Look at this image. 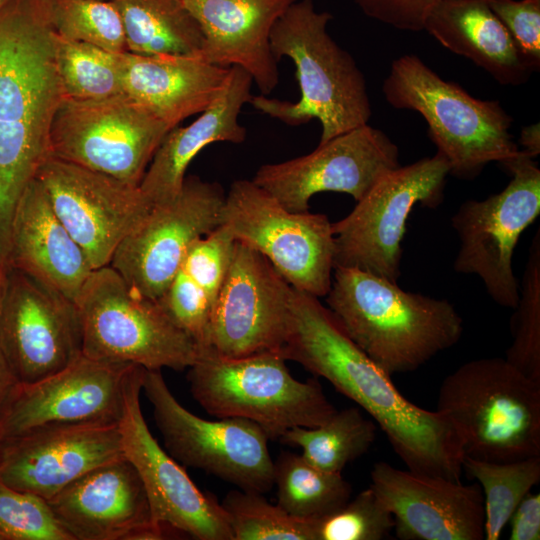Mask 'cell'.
<instances>
[{
  "mask_svg": "<svg viewBox=\"0 0 540 540\" xmlns=\"http://www.w3.org/2000/svg\"><path fill=\"white\" fill-rule=\"evenodd\" d=\"M532 71L540 68V0H485Z\"/></svg>",
  "mask_w": 540,
  "mask_h": 540,
  "instance_id": "obj_39",
  "label": "cell"
},
{
  "mask_svg": "<svg viewBox=\"0 0 540 540\" xmlns=\"http://www.w3.org/2000/svg\"><path fill=\"white\" fill-rule=\"evenodd\" d=\"M292 288L267 258L235 240L205 351L230 358L281 353Z\"/></svg>",
  "mask_w": 540,
  "mask_h": 540,
  "instance_id": "obj_18",
  "label": "cell"
},
{
  "mask_svg": "<svg viewBox=\"0 0 540 540\" xmlns=\"http://www.w3.org/2000/svg\"><path fill=\"white\" fill-rule=\"evenodd\" d=\"M253 80L239 67H230L226 82L214 101L187 126L171 129L155 152L140 190L154 206L174 198L195 156L215 142L241 143L246 129L239 122L242 107L249 103Z\"/></svg>",
  "mask_w": 540,
  "mask_h": 540,
  "instance_id": "obj_26",
  "label": "cell"
},
{
  "mask_svg": "<svg viewBox=\"0 0 540 540\" xmlns=\"http://www.w3.org/2000/svg\"><path fill=\"white\" fill-rule=\"evenodd\" d=\"M229 69L210 64L199 56L124 52L123 91L171 130L214 101Z\"/></svg>",
  "mask_w": 540,
  "mask_h": 540,
  "instance_id": "obj_27",
  "label": "cell"
},
{
  "mask_svg": "<svg viewBox=\"0 0 540 540\" xmlns=\"http://www.w3.org/2000/svg\"><path fill=\"white\" fill-rule=\"evenodd\" d=\"M326 303L348 336L391 376L417 370L456 345L464 330L448 300L405 291L357 268H334Z\"/></svg>",
  "mask_w": 540,
  "mask_h": 540,
  "instance_id": "obj_3",
  "label": "cell"
},
{
  "mask_svg": "<svg viewBox=\"0 0 540 540\" xmlns=\"http://www.w3.org/2000/svg\"><path fill=\"white\" fill-rule=\"evenodd\" d=\"M225 196L217 182L185 177L178 194L154 205L120 243L109 265L136 294L158 300L192 244L222 224Z\"/></svg>",
  "mask_w": 540,
  "mask_h": 540,
  "instance_id": "obj_14",
  "label": "cell"
},
{
  "mask_svg": "<svg viewBox=\"0 0 540 540\" xmlns=\"http://www.w3.org/2000/svg\"><path fill=\"white\" fill-rule=\"evenodd\" d=\"M509 522L510 540H539L540 494L529 492L518 504Z\"/></svg>",
  "mask_w": 540,
  "mask_h": 540,
  "instance_id": "obj_41",
  "label": "cell"
},
{
  "mask_svg": "<svg viewBox=\"0 0 540 540\" xmlns=\"http://www.w3.org/2000/svg\"><path fill=\"white\" fill-rule=\"evenodd\" d=\"M0 540H73L47 501L0 480Z\"/></svg>",
  "mask_w": 540,
  "mask_h": 540,
  "instance_id": "obj_38",
  "label": "cell"
},
{
  "mask_svg": "<svg viewBox=\"0 0 540 540\" xmlns=\"http://www.w3.org/2000/svg\"><path fill=\"white\" fill-rule=\"evenodd\" d=\"M281 354L363 409L408 470L460 481L464 453L451 422L405 398L391 375L348 336L318 297L292 289Z\"/></svg>",
  "mask_w": 540,
  "mask_h": 540,
  "instance_id": "obj_1",
  "label": "cell"
},
{
  "mask_svg": "<svg viewBox=\"0 0 540 540\" xmlns=\"http://www.w3.org/2000/svg\"><path fill=\"white\" fill-rule=\"evenodd\" d=\"M55 60L64 99L98 100L124 94L122 53L61 38Z\"/></svg>",
  "mask_w": 540,
  "mask_h": 540,
  "instance_id": "obj_33",
  "label": "cell"
},
{
  "mask_svg": "<svg viewBox=\"0 0 540 540\" xmlns=\"http://www.w3.org/2000/svg\"><path fill=\"white\" fill-rule=\"evenodd\" d=\"M377 424L363 415L361 408L336 412L314 428L295 427L285 432L281 442L301 448V455L316 468L342 473L344 467L364 455L376 439Z\"/></svg>",
  "mask_w": 540,
  "mask_h": 540,
  "instance_id": "obj_30",
  "label": "cell"
},
{
  "mask_svg": "<svg viewBox=\"0 0 540 540\" xmlns=\"http://www.w3.org/2000/svg\"><path fill=\"white\" fill-rule=\"evenodd\" d=\"M122 18L127 52L199 56L200 27L180 0H111Z\"/></svg>",
  "mask_w": 540,
  "mask_h": 540,
  "instance_id": "obj_29",
  "label": "cell"
},
{
  "mask_svg": "<svg viewBox=\"0 0 540 540\" xmlns=\"http://www.w3.org/2000/svg\"><path fill=\"white\" fill-rule=\"evenodd\" d=\"M519 143L525 154L535 159L540 153V125L539 123L523 127Z\"/></svg>",
  "mask_w": 540,
  "mask_h": 540,
  "instance_id": "obj_42",
  "label": "cell"
},
{
  "mask_svg": "<svg viewBox=\"0 0 540 540\" xmlns=\"http://www.w3.org/2000/svg\"><path fill=\"white\" fill-rule=\"evenodd\" d=\"M371 487L392 514L401 540L484 539V498L478 484L374 464Z\"/></svg>",
  "mask_w": 540,
  "mask_h": 540,
  "instance_id": "obj_23",
  "label": "cell"
},
{
  "mask_svg": "<svg viewBox=\"0 0 540 540\" xmlns=\"http://www.w3.org/2000/svg\"><path fill=\"white\" fill-rule=\"evenodd\" d=\"M505 168L512 175L508 185L484 200L465 201L451 224L460 240L454 270L477 275L495 303L514 309L520 286L512 259L521 234L540 214V169L523 151Z\"/></svg>",
  "mask_w": 540,
  "mask_h": 540,
  "instance_id": "obj_13",
  "label": "cell"
},
{
  "mask_svg": "<svg viewBox=\"0 0 540 540\" xmlns=\"http://www.w3.org/2000/svg\"><path fill=\"white\" fill-rule=\"evenodd\" d=\"M74 302L81 322L82 354L88 358L152 370H183L202 353L158 300L136 294L110 265L93 269Z\"/></svg>",
  "mask_w": 540,
  "mask_h": 540,
  "instance_id": "obj_8",
  "label": "cell"
},
{
  "mask_svg": "<svg viewBox=\"0 0 540 540\" xmlns=\"http://www.w3.org/2000/svg\"><path fill=\"white\" fill-rule=\"evenodd\" d=\"M331 20L313 0L295 1L274 24L270 47L277 62L283 57L293 62L300 97L291 102L260 94L249 100L256 110L290 126L317 119L319 143L368 124L372 114L365 77L328 33Z\"/></svg>",
  "mask_w": 540,
  "mask_h": 540,
  "instance_id": "obj_4",
  "label": "cell"
},
{
  "mask_svg": "<svg viewBox=\"0 0 540 540\" xmlns=\"http://www.w3.org/2000/svg\"><path fill=\"white\" fill-rule=\"evenodd\" d=\"M10 0H0V12L8 4Z\"/></svg>",
  "mask_w": 540,
  "mask_h": 540,
  "instance_id": "obj_45",
  "label": "cell"
},
{
  "mask_svg": "<svg viewBox=\"0 0 540 540\" xmlns=\"http://www.w3.org/2000/svg\"><path fill=\"white\" fill-rule=\"evenodd\" d=\"M511 319L513 341L505 358L540 383V231L529 248L519 299Z\"/></svg>",
  "mask_w": 540,
  "mask_h": 540,
  "instance_id": "obj_36",
  "label": "cell"
},
{
  "mask_svg": "<svg viewBox=\"0 0 540 540\" xmlns=\"http://www.w3.org/2000/svg\"><path fill=\"white\" fill-rule=\"evenodd\" d=\"M143 370L136 365L131 373L119 426L123 454L143 483L154 521L199 540H233L221 503L150 432L140 404Z\"/></svg>",
  "mask_w": 540,
  "mask_h": 540,
  "instance_id": "obj_19",
  "label": "cell"
},
{
  "mask_svg": "<svg viewBox=\"0 0 540 540\" xmlns=\"http://www.w3.org/2000/svg\"><path fill=\"white\" fill-rule=\"evenodd\" d=\"M236 241L262 254L295 289L328 294L334 270V235L325 214L291 212L253 180L234 181L222 224Z\"/></svg>",
  "mask_w": 540,
  "mask_h": 540,
  "instance_id": "obj_10",
  "label": "cell"
},
{
  "mask_svg": "<svg viewBox=\"0 0 540 540\" xmlns=\"http://www.w3.org/2000/svg\"><path fill=\"white\" fill-rule=\"evenodd\" d=\"M279 352L223 357L203 351L188 369L194 399L217 418H243L279 440L295 427L325 423L336 408L316 378L295 379Z\"/></svg>",
  "mask_w": 540,
  "mask_h": 540,
  "instance_id": "obj_7",
  "label": "cell"
},
{
  "mask_svg": "<svg viewBox=\"0 0 540 540\" xmlns=\"http://www.w3.org/2000/svg\"><path fill=\"white\" fill-rule=\"evenodd\" d=\"M142 391L165 450L184 466L203 470L239 489L266 493L274 487L268 436L243 418L203 419L183 407L159 369H145Z\"/></svg>",
  "mask_w": 540,
  "mask_h": 540,
  "instance_id": "obj_11",
  "label": "cell"
},
{
  "mask_svg": "<svg viewBox=\"0 0 540 540\" xmlns=\"http://www.w3.org/2000/svg\"><path fill=\"white\" fill-rule=\"evenodd\" d=\"M135 366L82 354L46 378L18 383L0 416V440L49 425L120 421Z\"/></svg>",
  "mask_w": 540,
  "mask_h": 540,
  "instance_id": "obj_20",
  "label": "cell"
},
{
  "mask_svg": "<svg viewBox=\"0 0 540 540\" xmlns=\"http://www.w3.org/2000/svg\"><path fill=\"white\" fill-rule=\"evenodd\" d=\"M75 301L93 267L56 215L35 178L25 188L12 218L7 265Z\"/></svg>",
  "mask_w": 540,
  "mask_h": 540,
  "instance_id": "obj_25",
  "label": "cell"
},
{
  "mask_svg": "<svg viewBox=\"0 0 540 540\" xmlns=\"http://www.w3.org/2000/svg\"><path fill=\"white\" fill-rule=\"evenodd\" d=\"M0 350L18 383H33L64 369L82 355L75 302L6 266L0 294Z\"/></svg>",
  "mask_w": 540,
  "mask_h": 540,
  "instance_id": "obj_15",
  "label": "cell"
},
{
  "mask_svg": "<svg viewBox=\"0 0 540 540\" xmlns=\"http://www.w3.org/2000/svg\"><path fill=\"white\" fill-rule=\"evenodd\" d=\"M464 457L511 462L540 456V383L504 357L468 361L442 381L437 409Z\"/></svg>",
  "mask_w": 540,
  "mask_h": 540,
  "instance_id": "obj_5",
  "label": "cell"
},
{
  "mask_svg": "<svg viewBox=\"0 0 540 540\" xmlns=\"http://www.w3.org/2000/svg\"><path fill=\"white\" fill-rule=\"evenodd\" d=\"M295 1L180 0L202 32L201 58L219 67L243 69L263 95L279 83L271 30Z\"/></svg>",
  "mask_w": 540,
  "mask_h": 540,
  "instance_id": "obj_24",
  "label": "cell"
},
{
  "mask_svg": "<svg viewBox=\"0 0 540 540\" xmlns=\"http://www.w3.org/2000/svg\"><path fill=\"white\" fill-rule=\"evenodd\" d=\"M36 178L93 269L110 264L120 243L153 207L139 186L50 155Z\"/></svg>",
  "mask_w": 540,
  "mask_h": 540,
  "instance_id": "obj_16",
  "label": "cell"
},
{
  "mask_svg": "<svg viewBox=\"0 0 540 540\" xmlns=\"http://www.w3.org/2000/svg\"><path fill=\"white\" fill-rule=\"evenodd\" d=\"M393 529L392 514L371 486L314 521L315 540H381Z\"/></svg>",
  "mask_w": 540,
  "mask_h": 540,
  "instance_id": "obj_37",
  "label": "cell"
},
{
  "mask_svg": "<svg viewBox=\"0 0 540 540\" xmlns=\"http://www.w3.org/2000/svg\"><path fill=\"white\" fill-rule=\"evenodd\" d=\"M122 456L119 421L49 425L0 440V480L48 500Z\"/></svg>",
  "mask_w": 540,
  "mask_h": 540,
  "instance_id": "obj_21",
  "label": "cell"
},
{
  "mask_svg": "<svg viewBox=\"0 0 540 540\" xmlns=\"http://www.w3.org/2000/svg\"><path fill=\"white\" fill-rule=\"evenodd\" d=\"M462 466L483 490L484 539L498 540L518 504L540 481V456L511 462L464 457Z\"/></svg>",
  "mask_w": 540,
  "mask_h": 540,
  "instance_id": "obj_32",
  "label": "cell"
},
{
  "mask_svg": "<svg viewBox=\"0 0 540 540\" xmlns=\"http://www.w3.org/2000/svg\"><path fill=\"white\" fill-rule=\"evenodd\" d=\"M274 486L277 504L303 520H317L335 512L352 494L342 473L320 470L292 452H282L274 461Z\"/></svg>",
  "mask_w": 540,
  "mask_h": 540,
  "instance_id": "obj_31",
  "label": "cell"
},
{
  "mask_svg": "<svg viewBox=\"0 0 540 540\" xmlns=\"http://www.w3.org/2000/svg\"><path fill=\"white\" fill-rule=\"evenodd\" d=\"M382 92L392 107L423 117L437 152L455 177L471 180L487 164L506 167L521 154L510 133L513 119L499 101L471 96L457 83L442 79L416 55L406 54L392 62Z\"/></svg>",
  "mask_w": 540,
  "mask_h": 540,
  "instance_id": "obj_6",
  "label": "cell"
},
{
  "mask_svg": "<svg viewBox=\"0 0 540 540\" xmlns=\"http://www.w3.org/2000/svg\"><path fill=\"white\" fill-rule=\"evenodd\" d=\"M41 5L57 36L115 53L127 52L122 18L111 0H41Z\"/></svg>",
  "mask_w": 540,
  "mask_h": 540,
  "instance_id": "obj_34",
  "label": "cell"
},
{
  "mask_svg": "<svg viewBox=\"0 0 540 540\" xmlns=\"http://www.w3.org/2000/svg\"><path fill=\"white\" fill-rule=\"evenodd\" d=\"M400 166L397 145L369 124L319 143L311 153L260 166L253 182L291 212H306L321 192L359 201L387 172Z\"/></svg>",
  "mask_w": 540,
  "mask_h": 540,
  "instance_id": "obj_17",
  "label": "cell"
},
{
  "mask_svg": "<svg viewBox=\"0 0 540 540\" xmlns=\"http://www.w3.org/2000/svg\"><path fill=\"white\" fill-rule=\"evenodd\" d=\"M233 540H315L314 521L288 514L263 493L231 490L221 502Z\"/></svg>",
  "mask_w": 540,
  "mask_h": 540,
  "instance_id": "obj_35",
  "label": "cell"
},
{
  "mask_svg": "<svg viewBox=\"0 0 540 540\" xmlns=\"http://www.w3.org/2000/svg\"><path fill=\"white\" fill-rule=\"evenodd\" d=\"M18 384L0 350V416Z\"/></svg>",
  "mask_w": 540,
  "mask_h": 540,
  "instance_id": "obj_43",
  "label": "cell"
},
{
  "mask_svg": "<svg viewBox=\"0 0 540 540\" xmlns=\"http://www.w3.org/2000/svg\"><path fill=\"white\" fill-rule=\"evenodd\" d=\"M424 30L501 85H522L533 73L485 0H441L429 13Z\"/></svg>",
  "mask_w": 540,
  "mask_h": 540,
  "instance_id": "obj_28",
  "label": "cell"
},
{
  "mask_svg": "<svg viewBox=\"0 0 540 540\" xmlns=\"http://www.w3.org/2000/svg\"><path fill=\"white\" fill-rule=\"evenodd\" d=\"M169 131L125 94L63 99L51 124L49 154L139 186Z\"/></svg>",
  "mask_w": 540,
  "mask_h": 540,
  "instance_id": "obj_12",
  "label": "cell"
},
{
  "mask_svg": "<svg viewBox=\"0 0 540 540\" xmlns=\"http://www.w3.org/2000/svg\"><path fill=\"white\" fill-rule=\"evenodd\" d=\"M368 17L404 31H422L441 0H352Z\"/></svg>",
  "mask_w": 540,
  "mask_h": 540,
  "instance_id": "obj_40",
  "label": "cell"
},
{
  "mask_svg": "<svg viewBox=\"0 0 540 540\" xmlns=\"http://www.w3.org/2000/svg\"><path fill=\"white\" fill-rule=\"evenodd\" d=\"M449 174L438 152L384 174L346 217L332 223L334 268H357L397 282L408 218L418 204H441Z\"/></svg>",
  "mask_w": 540,
  "mask_h": 540,
  "instance_id": "obj_9",
  "label": "cell"
},
{
  "mask_svg": "<svg viewBox=\"0 0 540 540\" xmlns=\"http://www.w3.org/2000/svg\"><path fill=\"white\" fill-rule=\"evenodd\" d=\"M64 99L54 32L41 0H10L0 12V264L6 265L16 205L49 154Z\"/></svg>",
  "mask_w": 540,
  "mask_h": 540,
  "instance_id": "obj_2",
  "label": "cell"
},
{
  "mask_svg": "<svg viewBox=\"0 0 540 540\" xmlns=\"http://www.w3.org/2000/svg\"><path fill=\"white\" fill-rule=\"evenodd\" d=\"M46 501L73 540H157L170 529L154 521L143 483L125 456L95 467Z\"/></svg>",
  "mask_w": 540,
  "mask_h": 540,
  "instance_id": "obj_22",
  "label": "cell"
},
{
  "mask_svg": "<svg viewBox=\"0 0 540 540\" xmlns=\"http://www.w3.org/2000/svg\"><path fill=\"white\" fill-rule=\"evenodd\" d=\"M6 266L0 264V294L4 283Z\"/></svg>",
  "mask_w": 540,
  "mask_h": 540,
  "instance_id": "obj_44",
  "label": "cell"
}]
</instances>
